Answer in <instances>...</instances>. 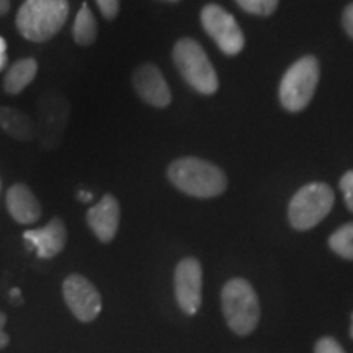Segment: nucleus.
Wrapping results in <instances>:
<instances>
[{
    "label": "nucleus",
    "mask_w": 353,
    "mask_h": 353,
    "mask_svg": "<svg viewBox=\"0 0 353 353\" xmlns=\"http://www.w3.org/2000/svg\"><path fill=\"white\" fill-rule=\"evenodd\" d=\"M169 180L180 192L196 198L218 196L228 187L224 172L198 157L176 159L169 167Z\"/></svg>",
    "instance_id": "nucleus-1"
},
{
    "label": "nucleus",
    "mask_w": 353,
    "mask_h": 353,
    "mask_svg": "<svg viewBox=\"0 0 353 353\" xmlns=\"http://www.w3.org/2000/svg\"><path fill=\"white\" fill-rule=\"evenodd\" d=\"M68 15V0H25L17 13V28L30 41L43 43L61 32Z\"/></svg>",
    "instance_id": "nucleus-2"
},
{
    "label": "nucleus",
    "mask_w": 353,
    "mask_h": 353,
    "mask_svg": "<svg viewBox=\"0 0 353 353\" xmlns=\"http://www.w3.org/2000/svg\"><path fill=\"white\" fill-rule=\"evenodd\" d=\"M223 312L232 332L247 335L259 325L260 306L257 294L249 281L234 278L224 285L221 293Z\"/></svg>",
    "instance_id": "nucleus-3"
},
{
    "label": "nucleus",
    "mask_w": 353,
    "mask_h": 353,
    "mask_svg": "<svg viewBox=\"0 0 353 353\" xmlns=\"http://www.w3.org/2000/svg\"><path fill=\"white\" fill-rule=\"evenodd\" d=\"M174 63L190 87L203 95H213L219 87L218 76L200 43L192 38L176 41Z\"/></svg>",
    "instance_id": "nucleus-4"
},
{
    "label": "nucleus",
    "mask_w": 353,
    "mask_h": 353,
    "mask_svg": "<svg viewBox=\"0 0 353 353\" xmlns=\"http://www.w3.org/2000/svg\"><path fill=\"white\" fill-rule=\"evenodd\" d=\"M319 82V63L306 56L286 70L280 83V101L288 112H301L307 107Z\"/></svg>",
    "instance_id": "nucleus-5"
},
{
    "label": "nucleus",
    "mask_w": 353,
    "mask_h": 353,
    "mask_svg": "<svg viewBox=\"0 0 353 353\" xmlns=\"http://www.w3.org/2000/svg\"><path fill=\"white\" fill-rule=\"evenodd\" d=\"M335 201L332 188L325 183H309L301 190L290 203L288 218L291 226L298 231L317 226L332 210Z\"/></svg>",
    "instance_id": "nucleus-6"
},
{
    "label": "nucleus",
    "mask_w": 353,
    "mask_h": 353,
    "mask_svg": "<svg viewBox=\"0 0 353 353\" xmlns=\"http://www.w3.org/2000/svg\"><path fill=\"white\" fill-rule=\"evenodd\" d=\"M201 25L205 32L214 39L218 48L224 54H239L245 44L244 33L231 13L223 7L210 3L201 10Z\"/></svg>",
    "instance_id": "nucleus-7"
},
{
    "label": "nucleus",
    "mask_w": 353,
    "mask_h": 353,
    "mask_svg": "<svg viewBox=\"0 0 353 353\" xmlns=\"http://www.w3.org/2000/svg\"><path fill=\"white\" fill-rule=\"evenodd\" d=\"M39 123L37 126L38 136L46 149H54L63 139L69 118V103L64 97L56 92L44 95L39 100Z\"/></svg>",
    "instance_id": "nucleus-8"
},
{
    "label": "nucleus",
    "mask_w": 353,
    "mask_h": 353,
    "mask_svg": "<svg viewBox=\"0 0 353 353\" xmlns=\"http://www.w3.org/2000/svg\"><path fill=\"white\" fill-rule=\"evenodd\" d=\"M64 299L72 314L82 322H92L101 311V296L94 283L82 275H69L63 285Z\"/></svg>",
    "instance_id": "nucleus-9"
},
{
    "label": "nucleus",
    "mask_w": 353,
    "mask_h": 353,
    "mask_svg": "<svg viewBox=\"0 0 353 353\" xmlns=\"http://www.w3.org/2000/svg\"><path fill=\"white\" fill-rule=\"evenodd\" d=\"M203 270L196 259L188 257L175 268V296L179 306L187 314H196L201 306Z\"/></svg>",
    "instance_id": "nucleus-10"
},
{
    "label": "nucleus",
    "mask_w": 353,
    "mask_h": 353,
    "mask_svg": "<svg viewBox=\"0 0 353 353\" xmlns=\"http://www.w3.org/2000/svg\"><path fill=\"white\" fill-rule=\"evenodd\" d=\"M132 87L141 100L156 108H165L172 101L170 88L154 64H143L134 70Z\"/></svg>",
    "instance_id": "nucleus-11"
},
{
    "label": "nucleus",
    "mask_w": 353,
    "mask_h": 353,
    "mask_svg": "<svg viewBox=\"0 0 353 353\" xmlns=\"http://www.w3.org/2000/svg\"><path fill=\"white\" fill-rule=\"evenodd\" d=\"M87 223L101 242L113 241L120 226V203L113 195H105L87 211Z\"/></svg>",
    "instance_id": "nucleus-12"
},
{
    "label": "nucleus",
    "mask_w": 353,
    "mask_h": 353,
    "mask_svg": "<svg viewBox=\"0 0 353 353\" xmlns=\"http://www.w3.org/2000/svg\"><path fill=\"white\" fill-rule=\"evenodd\" d=\"M23 237L37 250L39 259H52L64 249L65 241H68V232H65L63 221L54 218L41 229L25 231Z\"/></svg>",
    "instance_id": "nucleus-13"
},
{
    "label": "nucleus",
    "mask_w": 353,
    "mask_h": 353,
    "mask_svg": "<svg viewBox=\"0 0 353 353\" xmlns=\"http://www.w3.org/2000/svg\"><path fill=\"white\" fill-rule=\"evenodd\" d=\"M7 210L20 224H33L41 218V205L23 183L13 185L7 192Z\"/></svg>",
    "instance_id": "nucleus-14"
},
{
    "label": "nucleus",
    "mask_w": 353,
    "mask_h": 353,
    "mask_svg": "<svg viewBox=\"0 0 353 353\" xmlns=\"http://www.w3.org/2000/svg\"><path fill=\"white\" fill-rule=\"evenodd\" d=\"M0 126L10 138L17 141L30 143L38 136L37 125L32 118L12 107H0Z\"/></svg>",
    "instance_id": "nucleus-15"
},
{
    "label": "nucleus",
    "mask_w": 353,
    "mask_h": 353,
    "mask_svg": "<svg viewBox=\"0 0 353 353\" xmlns=\"http://www.w3.org/2000/svg\"><path fill=\"white\" fill-rule=\"evenodd\" d=\"M38 74V63L33 57H25V59H19L17 63L10 65L7 70L6 77H3V90L8 95H17L21 90H25L33 79Z\"/></svg>",
    "instance_id": "nucleus-16"
},
{
    "label": "nucleus",
    "mask_w": 353,
    "mask_h": 353,
    "mask_svg": "<svg viewBox=\"0 0 353 353\" xmlns=\"http://www.w3.org/2000/svg\"><path fill=\"white\" fill-rule=\"evenodd\" d=\"M97 34H99V28H97L94 13H92L87 3H83L72 26L74 41H76L79 46H90V44L95 43Z\"/></svg>",
    "instance_id": "nucleus-17"
},
{
    "label": "nucleus",
    "mask_w": 353,
    "mask_h": 353,
    "mask_svg": "<svg viewBox=\"0 0 353 353\" xmlns=\"http://www.w3.org/2000/svg\"><path fill=\"white\" fill-rule=\"evenodd\" d=\"M330 249L343 259L353 260V223L337 229L329 239Z\"/></svg>",
    "instance_id": "nucleus-18"
},
{
    "label": "nucleus",
    "mask_w": 353,
    "mask_h": 353,
    "mask_svg": "<svg viewBox=\"0 0 353 353\" xmlns=\"http://www.w3.org/2000/svg\"><path fill=\"white\" fill-rule=\"evenodd\" d=\"M239 3L241 8H244L245 12L252 13V15L267 17L272 15L276 10L278 0H236Z\"/></svg>",
    "instance_id": "nucleus-19"
},
{
    "label": "nucleus",
    "mask_w": 353,
    "mask_h": 353,
    "mask_svg": "<svg viewBox=\"0 0 353 353\" xmlns=\"http://www.w3.org/2000/svg\"><path fill=\"white\" fill-rule=\"evenodd\" d=\"M341 190L343 193V198H345L348 210L353 211V170L347 172L341 179Z\"/></svg>",
    "instance_id": "nucleus-20"
},
{
    "label": "nucleus",
    "mask_w": 353,
    "mask_h": 353,
    "mask_svg": "<svg viewBox=\"0 0 353 353\" xmlns=\"http://www.w3.org/2000/svg\"><path fill=\"white\" fill-rule=\"evenodd\" d=\"M97 6L107 20H113L120 12V0H97Z\"/></svg>",
    "instance_id": "nucleus-21"
},
{
    "label": "nucleus",
    "mask_w": 353,
    "mask_h": 353,
    "mask_svg": "<svg viewBox=\"0 0 353 353\" xmlns=\"http://www.w3.org/2000/svg\"><path fill=\"white\" fill-rule=\"evenodd\" d=\"M314 353H345V352H343L341 343L334 341L332 337H324L316 343Z\"/></svg>",
    "instance_id": "nucleus-22"
},
{
    "label": "nucleus",
    "mask_w": 353,
    "mask_h": 353,
    "mask_svg": "<svg viewBox=\"0 0 353 353\" xmlns=\"http://www.w3.org/2000/svg\"><path fill=\"white\" fill-rule=\"evenodd\" d=\"M342 21H343V26H345L347 33L353 38V3H350V6L345 8Z\"/></svg>",
    "instance_id": "nucleus-23"
},
{
    "label": "nucleus",
    "mask_w": 353,
    "mask_h": 353,
    "mask_svg": "<svg viewBox=\"0 0 353 353\" xmlns=\"http://www.w3.org/2000/svg\"><path fill=\"white\" fill-rule=\"evenodd\" d=\"M6 322H7L6 314H3V312H0V348H3L8 343V335L6 334V330H3Z\"/></svg>",
    "instance_id": "nucleus-24"
},
{
    "label": "nucleus",
    "mask_w": 353,
    "mask_h": 353,
    "mask_svg": "<svg viewBox=\"0 0 353 353\" xmlns=\"http://www.w3.org/2000/svg\"><path fill=\"white\" fill-rule=\"evenodd\" d=\"M10 8V2L8 0H0V17H3Z\"/></svg>",
    "instance_id": "nucleus-25"
},
{
    "label": "nucleus",
    "mask_w": 353,
    "mask_h": 353,
    "mask_svg": "<svg viewBox=\"0 0 353 353\" xmlns=\"http://www.w3.org/2000/svg\"><path fill=\"white\" fill-rule=\"evenodd\" d=\"M79 198H81L82 201H90L94 195L92 193H87V192H79Z\"/></svg>",
    "instance_id": "nucleus-26"
},
{
    "label": "nucleus",
    "mask_w": 353,
    "mask_h": 353,
    "mask_svg": "<svg viewBox=\"0 0 353 353\" xmlns=\"http://www.w3.org/2000/svg\"><path fill=\"white\" fill-rule=\"evenodd\" d=\"M6 52H7V43L6 39L0 37V54H6Z\"/></svg>",
    "instance_id": "nucleus-27"
},
{
    "label": "nucleus",
    "mask_w": 353,
    "mask_h": 353,
    "mask_svg": "<svg viewBox=\"0 0 353 353\" xmlns=\"http://www.w3.org/2000/svg\"><path fill=\"white\" fill-rule=\"evenodd\" d=\"M6 65H7V52L6 54H0V70L6 69Z\"/></svg>",
    "instance_id": "nucleus-28"
},
{
    "label": "nucleus",
    "mask_w": 353,
    "mask_h": 353,
    "mask_svg": "<svg viewBox=\"0 0 353 353\" xmlns=\"http://www.w3.org/2000/svg\"><path fill=\"white\" fill-rule=\"evenodd\" d=\"M350 334H352V337H353V314H352V329H350Z\"/></svg>",
    "instance_id": "nucleus-29"
},
{
    "label": "nucleus",
    "mask_w": 353,
    "mask_h": 353,
    "mask_svg": "<svg viewBox=\"0 0 353 353\" xmlns=\"http://www.w3.org/2000/svg\"><path fill=\"white\" fill-rule=\"evenodd\" d=\"M165 2H176V0H165Z\"/></svg>",
    "instance_id": "nucleus-30"
}]
</instances>
